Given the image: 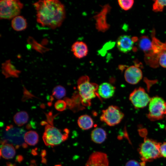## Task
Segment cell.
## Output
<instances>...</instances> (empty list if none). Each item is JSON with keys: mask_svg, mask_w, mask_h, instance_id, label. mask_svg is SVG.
Listing matches in <instances>:
<instances>
[{"mask_svg": "<svg viewBox=\"0 0 166 166\" xmlns=\"http://www.w3.org/2000/svg\"><path fill=\"white\" fill-rule=\"evenodd\" d=\"M33 5L36 11L37 22L42 26L55 29L60 27L65 19L64 6L58 0H40Z\"/></svg>", "mask_w": 166, "mask_h": 166, "instance_id": "1", "label": "cell"}, {"mask_svg": "<svg viewBox=\"0 0 166 166\" xmlns=\"http://www.w3.org/2000/svg\"><path fill=\"white\" fill-rule=\"evenodd\" d=\"M98 86L97 84L91 82L87 76H82L79 78L77 88L83 106H90L92 100L97 97L100 98L97 92Z\"/></svg>", "mask_w": 166, "mask_h": 166, "instance_id": "2", "label": "cell"}, {"mask_svg": "<svg viewBox=\"0 0 166 166\" xmlns=\"http://www.w3.org/2000/svg\"><path fill=\"white\" fill-rule=\"evenodd\" d=\"M45 125L42 139L47 146H54L60 144L66 140L68 137L69 130L65 129L63 131L54 127L53 124L43 121Z\"/></svg>", "mask_w": 166, "mask_h": 166, "instance_id": "3", "label": "cell"}, {"mask_svg": "<svg viewBox=\"0 0 166 166\" xmlns=\"http://www.w3.org/2000/svg\"><path fill=\"white\" fill-rule=\"evenodd\" d=\"M26 133V131L22 128L11 125L7 126L3 134L1 143L12 144L16 149L21 146L24 148H27V145L24 138Z\"/></svg>", "mask_w": 166, "mask_h": 166, "instance_id": "4", "label": "cell"}, {"mask_svg": "<svg viewBox=\"0 0 166 166\" xmlns=\"http://www.w3.org/2000/svg\"><path fill=\"white\" fill-rule=\"evenodd\" d=\"M161 144L152 139L145 138L138 150L142 161H151L161 157L160 152Z\"/></svg>", "mask_w": 166, "mask_h": 166, "instance_id": "5", "label": "cell"}, {"mask_svg": "<svg viewBox=\"0 0 166 166\" xmlns=\"http://www.w3.org/2000/svg\"><path fill=\"white\" fill-rule=\"evenodd\" d=\"M147 116L152 121L159 120L166 115V101L158 96L151 97L148 105Z\"/></svg>", "mask_w": 166, "mask_h": 166, "instance_id": "6", "label": "cell"}, {"mask_svg": "<svg viewBox=\"0 0 166 166\" xmlns=\"http://www.w3.org/2000/svg\"><path fill=\"white\" fill-rule=\"evenodd\" d=\"M23 6V4L19 0H1L0 19H10L18 16Z\"/></svg>", "mask_w": 166, "mask_h": 166, "instance_id": "7", "label": "cell"}, {"mask_svg": "<svg viewBox=\"0 0 166 166\" xmlns=\"http://www.w3.org/2000/svg\"><path fill=\"white\" fill-rule=\"evenodd\" d=\"M124 116V114L119 107L115 105H110L102 110L100 119L108 125L112 126L120 123Z\"/></svg>", "mask_w": 166, "mask_h": 166, "instance_id": "8", "label": "cell"}, {"mask_svg": "<svg viewBox=\"0 0 166 166\" xmlns=\"http://www.w3.org/2000/svg\"><path fill=\"white\" fill-rule=\"evenodd\" d=\"M151 98L145 90L141 87L135 89L129 97L130 101L137 109L143 108L148 105Z\"/></svg>", "mask_w": 166, "mask_h": 166, "instance_id": "9", "label": "cell"}, {"mask_svg": "<svg viewBox=\"0 0 166 166\" xmlns=\"http://www.w3.org/2000/svg\"><path fill=\"white\" fill-rule=\"evenodd\" d=\"M153 56H155V61H157L160 65L166 68V42L163 43L156 39L153 42Z\"/></svg>", "mask_w": 166, "mask_h": 166, "instance_id": "10", "label": "cell"}, {"mask_svg": "<svg viewBox=\"0 0 166 166\" xmlns=\"http://www.w3.org/2000/svg\"><path fill=\"white\" fill-rule=\"evenodd\" d=\"M124 76L126 81L132 85L138 83L143 77L141 69L135 65H132L127 68L124 72Z\"/></svg>", "mask_w": 166, "mask_h": 166, "instance_id": "11", "label": "cell"}, {"mask_svg": "<svg viewBox=\"0 0 166 166\" xmlns=\"http://www.w3.org/2000/svg\"><path fill=\"white\" fill-rule=\"evenodd\" d=\"M136 37L132 38L128 35H122L118 38L117 46L118 50L123 53H126L132 49L134 42L137 41Z\"/></svg>", "mask_w": 166, "mask_h": 166, "instance_id": "12", "label": "cell"}, {"mask_svg": "<svg viewBox=\"0 0 166 166\" xmlns=\"http://www.w3.org/2000/svg\"><path fill=\"white\" fill-rule=\"evenodd\" d=\"M109 160L105 153L96 152L90 156L85 166H108Z\"/></svg>", "mask_w": 166, "mask_h": 166, "instance_id": "13", "label": "cell"}, {"mask_svg": "<svg viewBox=\"0 0 166 166\" xmlns=\"http://www.w3.org/2000/svg\"><path fill=\"white\" fill-rule=\"evenodd\" d=\"M110 8L109 5H106L102 11L94 17L96 21V27L99 31L105 32L109 27V25L107 23L106 16Z\"/></svg>", "mask_w": 166, "mask_h": 166, "instance_id": "14", "label": "cell"}, {"mask_svg": "<svg viewBox=\"0 0 166 166\" xmlns=\"http://www.w3.org/2000/svg\"><path fill=\"white\" fill-rule=\"evenodd\" d=\"M115 87L111 84L105 82L98 86V93L100 98L106 99L112 97L115 91Z\"/></svg>", "mask_w": 166, "mask_h": 166, "instance_id": "15", "label": "cell"}, {"mask_svg": "<svg viewBox=\"0 0 166 166\" xmlns=\"http://www.w3.org/2000/svg\"><path fill=\"white\" fill-rule=\"evenodd\" d=\"M71 51L75 57L80 59L88 54V49L85 43L82 41L75 42L71 46Z\"/></svg>", "mask_w": 166, "mask_h": 166, "instance_id": "16", "label": "cell"}, {"mask_svg": "<svg viewBox=\"0 0 166 166\" xmlns=\"http://www.w3.org/2000/svg\"><path fill=\"white\" fill-rule=\"evenodd\" d=\"M2 74L6 78L18 77L21 72L16 69L11 64L10 60L6 61L2 64Z\"/></svg>", "mask_w": 166, "mask_h": 166, "instance_id": "17", "label": "cell"}, {"mask_svg": "<svg viewBox=\"0 0 166 166\" xmlns=\"http://www.w3.org/2000/svg\"><path fill=\"white\" fill-rule=\"evenodd\" d=\"M16 153L14 147L12 144L6 143L2 144L0 148V155L6 159L13 158Z\"/></svg>", "mask_w": 166, "mask_h": 166, "instance_id": "18", "label": "cell"}, {"mask_svg": "<svg viewBox=\"0 0 166 166\" xmlns=\"http://www.w3.org/2000/svg\"><path fill=\"white\" fill-rule=\"evenodd\" d=\"M11 26L13 29L15 31H22L26 29L27 27L26 20L23 16H18L12 19Z\"/></svg>", "mask_w": 166, "mask_h": 166, "instance_id": "19", "label": "cell"}, {"mask_svg": "<svg viewBox=\"0 0 166 166\" xmlns=\"http://www.w3.org/2000/svg\"><path fill=\"white\" fill-rule=\"evenodd\" d=\"M91 138L92 140L95 143L101 144L105 140L106 138V133L102 128H97L92 132Z\"/></svg>", "mask_w": 166, "mask_h": 166, "instance_id": "20", "label": "cell"}, {"mask_svg": "<svg viewBox=\"0 0 166 166\" xmlns=\"http://www.w3.org/2000/svg\"><path fill=\"white\" fill-rule=\"evenodd\" d=\"M77 124L81 129L86 130L92 128L93 125V121L90 116L87 114L80 116L77 120Z\"/></svg>", "mask_w": 166, "mask_h": 166, "instance_id": "21", "label": "cell"}, {"mask_svg": "<svg viewBox=\"0 0 166 166\" xmlns=\"http://www.w3.org/2000/svg\"><path fill=\"white\" fill-rule=\"evenodd\" d=\"M139 45L140 49L145 52L148 56L151 53L152 50V42L146 36L141 37L139 42Z\"/></svg>", "mask_w": 166, "mask_h": 166, "instance_id": "22", "label": "cell"}, {"mask_svg": "<svg viewBox=\"0 0 166 166\" xmlns=\"http://www.w3.org/2000/svg\"><path fill=\"white\" fill-rule=\"evenodd\" d=\"M29 118L28 114L25 111H21L17 113L13 117L14 123L19 126H22L27 123Z\"/></svg>", "mask_w": 166, "mask_h": 166, "instance_id": "23", "label": "cell"}, {"mask_svg": "<svg viewBox=\"0 0 166 166\" xmlns=\"http://www.w3.org/2000/svg\"><path fill=\"white\" fill-rule=\"evenodd\" d=\"M38 135L36 132L34 131H30L26 132L24 135L25 142L30 145H34L38 141Z\"/></svg>", "mask_w": 166, "mask_h": 166, "instance_id": "24", "label": "cell"}, {"mask_svg": "<svg viewBox=\"0 0 166 166\" xmlns=\"http://www.w3.org/2000/svg\"><path fill=\"white\" fill-rule=\"evenodd\" d=\"M66 94L65 89L63 86L60 85L55 87L52 91V95L58 100L63 98Z\"/></svg>", "mask_w": 166, "mask_h": 166, "instance_id": "25", "label": "cell"}, {"mask_svg": "<svg viewBox=\"0 0 166 166\" xmlns=\"http://www.w3.org/2000/svg\"><path fill=\"white\" fill-rule=\"evenodd\" d=\"M166 6V0L155 1L152 6V10L155 12L162 11Z\"/></svg>", "mask_w": 166, "mask_h": 166, "instance_id": "26", "label": "cell"}, {"mask_svg": "<svg viewBox=\"0 0 166 166\" xmlns=\"http://www.w3.org/2000/svg\"><path fill=\"white\" fill-rule=\"evenodd\" d=\"M118 2L119 6L122 9L127 10L132 7L134 1L133 0H119Z\"/></svg>", "mask_w": 166, "mask_h": 166, "instance_id": "27", "label": "cell"}, {"mask_svg": "<svg viewBox=\"0 0 166 166\" xmlns=\"http://www.w3.org/2000/svg\"><path fill=\"white\" fill-rule=\"evenodd\" d=\"M54 107L57 111L62 112L66 109L67 105L65 101L64 100H59L57 101L54 104Z\"/></svg>", "mask_w": 166, "mask_h": 166, "instance_id": "28", "label": "cell"}, {"mask_svg": "<svg viewBox=\"0 0 166 166\" xmlns=\"http://www.w3.org/2000/svg\"><path fill=\"white\" fill-rule=\"evenodd\" d=\"M160 152L161 157L166 158V142L161 144L160 147Z\"/></svg>", "mask_w": 166, "mask_h": 166, "instance_id": "29", "label": "cell"}, {"mask_svg": "<svg viewBox=\"0 0 166 166\" xmlns=\"http://www.w3.org/2000/svg\"><path fill=\"white\" fill-rule=\"evenodd\" d=\"M125 166H141V163L134 160H131L126 163Z\"/></svg>", "mask_w": 166, "mask_h": 166, "instance_id": "30", "label": "cell"}]
</instances>
